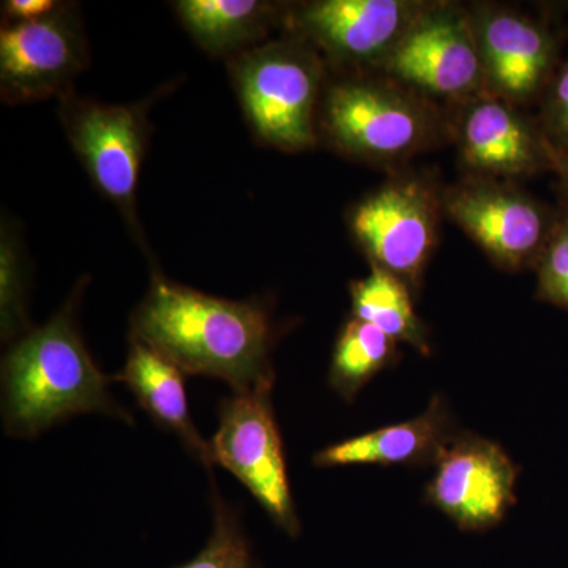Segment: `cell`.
<instances>
[{
    "instance_id": "6da1fadb",
    "label": "cell",
    "mask_w": 568,
    "mask_h": 568,
    "mask_svg": "<svg viewBox=\"0 0 568 568\" xmlns=\"http://www.w3.org/2000/svg\"><path fill=\"white\" fill-rule=\"evenodd\" d=\"M132 331L185 375L219 377L234 394L274 386V325L257 302L213 297L155 275Z\"/></svg>"
},
{
    "instance_id": "7a4b0ae2",
    "label": "cell",
    "mask_w": 568,
    "mask_h": 568,
    "mask_svg": "<svg viewBox=\"0 0 568 568\" xmlns=\"http://www.w3.org/2000/svg\"><path fill=\"white\" fill-rule=\"evenodd\" d=\"M110 377L93 364L71 304L21 336L3 358V418L11 436L33 437L84 413L133 418L110 394Z\"/></svg>"
},
{
    "instance_id": "3957f363",
    "label": "cell",
    "mask_w": 568,
    "mask_h": 568,
    "mask_svg": "<svg viewBox=\"0 0 568 568\" xmlns=\"http://www.w3.org/2000/svg\"><path fill=\"white\" fill-rule=\"evenodd\" d=\"M317 133L353 159L394 163L435 145L446 123L435 102L384 74H346L323 93Z\"/></svg>"
},
{
    "instance_id": "277c9868",
    "label": "cell",
    "mask_w": 568,
    "mask_h": 568,
    "mask_svg": "<svg viewBox=\"0 0 568 568\" xmlns=\"http://www.w3.org/2000/svg\"><path fill=\"white\" fill-rule=\"evenodd\" d=\"M324 73L320 52L293 33L234 58L235 91L257 140L284 152L315 148Z\"/></svg>"
},
{
    "instance_id": "5b68a950",
    "label": "cell",
    "mask_w": 568,
    "mask_h": 568,
    "mask_svg": "<svg viewBox=\"0 0 568 568\" xmlns=\"http://www.w3.org/2000/svg\"><path fill=\"white\" fill-rule=\"evenodd\" d=\"M377 73L435 103L459 104L487 92L469 9L428 2Z\"/></svg>"
},
{
    "instance_id": "8992f818",
    "label": "cell",
    "mask_w": 568,
    "mask_h": 568,
    "mask_svg": "<svg viewBox=\"0 0 568 568\" xmlns=\"http://www.w3.org/2000/svg\"><path fill=\"white\" fill-rule=\"evenodd\" d=\"M443 194L418 178H398L364 197L349 215L355 241L373 267L420 287L437 244Z\"/></svg>"
},
{
    "instance_id": "52a82bcc",
    "label": "cell",
    "mask_w": 568,
    "mask_h": 568,
    "mask_svg": "<svg viewBox=\"0 0 568 568\" xmlns=\"http://www.w3.org/2000/svg\"><path fill=\"white\" fill-rule=\"evenodd\" d=\"M271 390L260 388L223 399L219 429L211 443L212 463L234 474L275 525L291 537H297L301 523L291 495Z\"/></svg>"
},
{
    "instance_id": "ba28073f",
    "label": "cell",
    "mask_w": 568,
    "mask_h": 568,
    "mask_svg": "<svg viewBox=\"0 0 568 568\" xmlns=\"http://www.w3.org/2000/svg\"><path fill=\"white\" fill-rule=\"evenodd\" d=\"M426 6L416 0H315L293 7L286 22L325 63L362 74L379 71Z\"/></svg>"
},
{
    "instance_id": "9c48e42d",
    "label": "cell",
    "mask_w": 568,
    "mask_h": 568,
    "mask_svg": "<svg viewBox=\"0 0 568 568\" xmlns=\"http://www.w3.org/2000/svg\"><path fill=\"white\" fill-rule=\"evenodd\" d=\"M443 207L507 271L536 267L559 215L510 183L470 175L443 193Z\"/></svg>"
},
{
    "instance_id": "30bf717a",
    "label": "cell",
    "mask_w": 568,
    "mask_h": 568,
    "mask_svg": "<svg viewBox=\"0 0 568 568\" xmlns=\"http://www.w3.org/2000/svg\"><path fill=\"white\" fill-rule=\"evenodd\" d=\"M67 136L93 185L136 227V189L148 145L144 111L100 104L70 95L61 99Z\"/></svg>"
},
{
    "instance_id": "8fae6325",
    "label": "cell",
    "mask_w": 568,
    "mask_h": 568,
    "mask_svg": "<svg viewBox=\"0 0 568 568\" xmlns=\"http://www.w3.org/2000/svg\"><path fill=\"white\" fill-rule=\"evenodd\" d=\"M81 22L69 6L39 20L13 22L0 32V91L10 104L70 95L88 62Z\"/></svg>"
},
{
    "instance_id": "7c38bea8",
    "label": "cell",
    "mask_w": 568,
    "mask_h": 568,
    "mask_svg": "<svg viewBox=\"0 0 568 568\" xmlns=\"http://www.w3.org/2000/svg\"><path fill=\"white\" fill-rule=\"evenodd\" d=\"M448 132L454 133L459 160L470 178H530L555 171V151L538 121L521 108L491 92H481L457 104Z\"/></svg>"
},
{
    "instance_id": "4fadbf2b",
    "label": "cell",
    "mask_w": 568,
    "mask_h": 568,
    "mask_svg": "<svg viewBox=\"0 0 568 568\" xmlns=\"http://www.w3.org/2000/svg\"><path fill=\"white\" fill-rule=\"evenodd\" d=\"M469 13L487 92L518 108L538 102L560 65L556 32L506 7L477 6Z\"/></svg>"
},
{
    "instance_id": "5bb4252c",
    "label": "cell",
    "mask_w": 568,
    "mask_h": 568,
    "mask_svg": "<svg viewBox=\"0 0 568 568\" xmlns=\"http://www.w3.org/2000/svg\"><path fill=\"white\" fill-rule=\"evenodd\" d=\"M518 470L506 452L478 436H459L436 459L426 500L463 530H485L514 506Z\"/></svg>"
},
{
    "instance_id": "9a60e30c",
    "label": "cell",
    "mask_w": 568,
    "mask_h": 568,
    "mask_svg": "<svg viewBox=\"0 0 568 568\" xmlns=\"http://www.w3.org/2000/svg\"><path fill=\"white\" fill-rule=\"evenodd\" d=\"M452 439L450 413L446 402L436 396L422 416L324 448L315 455V465H429Z\"/></svg>"
},
{
    "instance_id": "2e32d148",
    "label": "cell",
    "mask_w": 568,
    "mask_h": 568,
    "mask_svg": "<svg viewBox=\"0 0 568 568\" xmlns=\"http://www.w3.org/2000/svg\"><path fill=\"white\" fill-rule=\"evenodd\" d=\"M114 381L126 384L138 403L160 426L174 432L205 465H212L211 443L194 428L185 394V373L162 354L133 338L129 357Z\"/></svg>"
},
{
    "instance_id": "e0dca14e",
    "label": "cell",
    "mask_w": 568,
    "mask_h": 568,
    "mask_svg": "<svg viewBox=\"0 0 568 568\" xmlns=\"http://www.w3.org/2000/svg\"><path fill=\"white\" fill-rule=\"evenodd\" d=\"M174 10L197 47L237 58L263 43L282 9L261 0H179Z\"/></svg>"
},
{
    "instance_id": "ac0fdd59",
    "label": "cell",
    "mask_w": 568,
    "mask_h": 568,
    "mask_svg": "<svg viewBox=\"0 0 568 568\" xmlns=\"http://www.w3.org/2000/svg\"><path fill=\"white\" fill-rule=\"evenodd\" d=\"M353 317L375 325L396 343H407L429 354L428 334L414 310L410 287L398 276L373 267L365 278L351 283Z\"/></svg>"
},
{
    "instance_id": "d6986e66",
    "label": "cell",
    "mask_w": 568,
    "mask_h": 568,
    "mask_svg": "<svg viewBox=\"0 0 568 568\" xmlns=\"http://www.w3.org/2000/svg\"><path fill=\"white\" fill-rule=\"evenodd\" d=\"M395 358L396 342L390 336L353 317L343 325L336 339L328 383L342 398L353 402L377 373L394 364Z\"/></svg>"
},
{
    "instance_id": "ffe728a7",
    "label": "cell",
    "mask_w": 568,
    "mask_h": 568,
    "mask_svg": "<svg viewBox=\"0 0 568 568\" xmlns=\"http://www.w3.org/2000/svg\"><path fill=\"white\" fill-rule=\"evenodd\" d=\"M212 536L196 558L175 568H257L241 519L220 497L213 499Z\"/></svg>"
},
{
    "instance_id": "44dd1931",
    "label": "cell",
    "mask_w": 568,
    "mask_h": 568,
    "mask_svg": "<svg viewBox=\"0 0 568 568\" xmlns=\"http://www.w3.org/2000/svg\"><path fill=\"white\" fill-rule=\"evenodd\" d=\"M24 298V271L20 250L11 234L3 231L0 242V323L3 339L28 334Z\"/></svg>"
},
{
    "instance_id": "7402d4cb",
    "label": "cell",
    "mask_w": 568,
    "mask_h": 568,
    "mask_svg": "<svg viewBox=\"0 0 568 568\" xmlns=\"http://www.w3.org/2000/svg\"><path fill=\"white\" fill-rule=\"evenodd\" d=\"M537 297L568 310V205L560 209L536 264Z\"/></svg>"
},
{
    "instance_id": "603a6c76",
    "label": "cell",
    "mask_w": 568,
    "mask_h": 568,
    "mask_svg": "<svg viewBox=\"0 0 568 568\" xmlns=\"http://www.w3.org/2000/svg\"><path fill=\"white\" fill-rule=\"evenodd\" d=\"M538 125L555 152H568V58L541 93Z\"/></svg>"
},
{
    "instance_id": "cb8c5ba5",
    "label": "cell",
    "mask_w": 568,
    "mask_h": 568,
    "mask_svg": "<svg viewBox=\"0 0 568 568\" xmlns=\"http://www.w3.org/2000/svg\"><path fill=\"white\" fill-rule=\"evenodd\" d=\"M61 3L52 0H9L3 2V10L14 22L39 20L52 13Z\"/></svg>"
},
{
    "instance_id": "d4e9b609",
    "label": "cell",
    "mask_w": 568,
    "mask_h": 568,
    "mask_svg": "<svg viewBox=\"0 0 568 568\" xmlns=\"http://www.w3.org/2000/svg\"><path fill=\"white\" fill-rule=\"evenodd\" d=\"M562 190L564 204L568 205V152H555V171Z\"/></svg>"
}]
</instances>
